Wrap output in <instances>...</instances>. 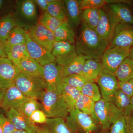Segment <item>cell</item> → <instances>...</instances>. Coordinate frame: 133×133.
Instances as JSON below:
<instances>
[{"label": "cell", "mask_w": 133, "mask_h": 133, "mask_svg": "<svg viewBox=\"0 0 133 133\" xmlns=\"http://www.w3.org/2000/svg\"><path fill=\"white\" fill-rule=\"evenodd\" d=\"M109 44L100 38L94 30L81 22L78 36L76 39L75 46L78 55L84 56L87 59H94L101 63L102 56Z\"/></svg>", "instance_id": "cell-1"}, {"label": "cell", "mask_w": 133, "mask_h": 133, "mask_svg": "<svg viewBox=\"0 0 133 133\" xmlns=\"http://www.w3.org/2000/svg\"><path fill=\"white\" fill-rule=\"evenodd\" d=\"M40 100L42 110L49 118L64 119L69 114V108L61 94L47 90Z\"/></svg>", "instance_id": "cell-2"}, {"label": "cell", "mask_w": 133, "mask_h": 133, "mask_svg": "<svg viewBox=\"0 0 133 133\" xmlns=\"http://www.w3.org/2000/svg\"><path fill=\"white\" fill-rule=\"evenodd\" d=\"M66 118V124L72 133H95L101 128L94 116L76 108L69 109Z\"/></svg>", "instance_id": "cell-3"}, {"label": "cell", "mask_w": 133, "mask_h": 133, "mask_svg": "<svg viewBox=\"0 0 133 133\" xmlns=\"http://www.w3.org/2000/svg\"><path fill=\"white\" fill-rule=\"evenodd\" d=\"M14 16L17 26L26 30L38 23L37 7L33 0L17 1Z\"/></svg>", "instance_id": "cell-4"}, {"label": "cell", "mask_w": 133, "mask_h": 133, "mask_svg": "<svg viewBox=\"0 0 133 133\" xmlns=\"http://www.w3.org/2000/svg\"><path fill=\"white\" fill-rule=\"evenodd\" d=\"M123 116L124 113L111 102L102 98L95 102L94 116L102 131L109 129Z\"/></svg>", "instance_id": "cell-5"}, {"label": "cell", "mask_w": 133, "mask_h": 133, "mask_svg": "<svg viewBox=\"0 0 133 133\" xmlns=\"http://www.w3.org/2000/svg\"><path fill=\"white\" fill-rule=\"evenodd\" d=\"M14 84L27 97L36 100L41 99L46 90L44 79L27 76L21 72Z\"/></svg>", "instance_id": "cell-6"}, {"label": "cell", "mask_w": 133, "mask_h": 133, "mask_svg": "<svg viewBox=\"0 0 133 133\" xmlns=\"http://www.w3.org/2000/svg\"><path fill=\"white\" fill-rule=\"evenodd\" d=\"M130 49L108 47L101 60L102 69L114 74L124 59L128 57Z\"/></svg>", "instance_id": "cell-7"}, {"label": "cell", "mask_w": 133, "mask_h": 133, "mask_svg": "<svg viewBox=\"0 0 133 133\" xmlns=\"http://www.w3.org/2000/svg\"><path fill=\"white\" fill-rule=\"evenodd\" d=\"M119 1H109L103 9L116 23L133 25V14L130 9Z\"/></svg>", "instance_id": "cell-8"}, {"label": "cell", "mask_w": 133, "mask_h": 133, "mask_svg": "<svg viewBox=\"0 0 133 133\" xmlns=\"http://www.w3.org/2000/svg\"><path fill=\"white\" fill-rule=\"evenodd\" d=\"M43 66V79L46 90L60 93V89L63 78V66L56 62L50 63Z\"/></svg>", "instance_id": "cell-9"}, {"label": "cell", "mask_w": 133, "mask_h": 133, "mask_svg": "<svg viewBox=\"0 0 133 133\" xmlns=\"http://www.w3.org/2000/svg\"><path fill=\"white\" fill-rule=\"evenodd\" d=\"M26 31L32 41L51 52L56 42L53 33L38 22Z\"/></svg>", "instance_id": "cell-10"}, {"label": "cell", "mask_w": 133, "mask_h": 133, "mask_svg": "<svg viewBox=\"0 0 133 133\" xmlns=\"http://www.w3.org/2000/svg\"><path fill=\"white\" fill-rule=\"evenodd\" d=\"M51 53L55 62L62 66L69 64L78 55L75 44L65 42H56Z\"/></svg>", "instance_id": "cell-11"}, {"label": "cell", "mask_w": 133, "mask_h": 133, "mask_svg": "<svg viewBox=\"0 0 133 133\" xmlns=\"http://www.w3.org/2000/svg\"><path fill=\"white\" fill-rule=\"evenodd\" d=\"M133 45V25L119 23L116 25L109 48L130 49Z\"/></svg>", "instance_id": "cell-12"}, {"label": "cell", "mask_w": 133, "mask_h": 133, "mask_svg": "<svg viewBox=\"0 0 133 133\" xmlns=\"http://www.w3.org/2000/svg\"><path fill=\"white\" fill-rule=\"evenodd\" d=\"M97 82L102 98L109 102L119 89L118 79L114 74L102 69Z\"/></svg>", "instance_id": "cell-13"}, {"label": "cell", "mask_w": 133, "mask_h": 133, "mask_svg": "<svg viewBox=\"0 0 133 133\" xmlns=\"http://www.w3.org/2000/svg\"><path fill=\"white\" fill-rule=\"evenodd\" d=\"M21 71L7 57L0 59V88L5 91L14 84Z\"/></svg>", "instance_id": "cell-14"}, {"label": "cell", "mask_w": 133, "mask_h": 133, "mask_svg": "<svg viewBox=\"0 0 133 133\" xmlns=\"http://www.w3.org/2000/svg\"><path fill=\"white\" fill-rule=\"evenodd\" d=\"M26 44L30 57L42 66L55 62V58L51 52L32 41L27 32Z\"/></svg>", "instance_id": "cell-15"}, {"label": "cell", "mask_w": 133, "mask_h": 133, "mask_svg": "<svg viewBox=\"0 0 133 133\" xmlns=\"http://www.w3.org/2000/svg\"><path fill=\"white\" fill-rule=\"evenodd\" d=\"M117 25L105 10L103 8L101 9L100 17L95 30L100 38L110 44Z\"/></svg>", "instance_id": "cell-16"}, {"label": "cell", "mask_w": 133, "mask_h": 133, "mask_svg": "<svg viewBox=\"0 0 133 133\" xmlns=\"http://www.w3.org/2000/svg\"><path fill=\"white\" fill-rule=\"evenodd\" d=\"M7 116L16 130H23L28 133H38L39 128L30 119L14 108L7 112Z\"/></svg>", "instance_id": "cell-17"}, {"label": "cell", "mask_w": 133, "mask_h": 133, "mask_svg": "<svg viewBox=\"0 0 133 133\" xmlns=\"http://www.w3.org/2000/svg\"><path fill=\"white\" fill-rule=\"evenodd\" d=\"M28 98L14 84L5 91L0 106L7 112L10 108L17 110Z\"/></svg>", "instance_id": "cell-18"}, {"label": "cell", "mask_w": 133, "mask_h": 133, "mask_svg": "<svg viewBox=\"0 0 133 133\" xmlns=\"http://www.w3.org/2000/svg\"><path fill=\"white\" fill-rule=\"evenodd\" d=\"M17 66L25 75L43 79V66L30 57L23 59Z\"/></svg>", "instance_id": "cell-19"}, {"label": "cell", "mask_w": 133, "mask_h": 133, "mask_svg": "<svg viewBox=\"0 0 133 133\" xmlns=\"http://www.w3.org/2000/svg\"><path fill=\"white\" fill-rule=\"evenodd\" d=\"M63 1L68 22L73 28H77L81 24L82 10L80 6V1L65 0Z\"/></svg>", "instance_id": "cell-20"}, {"label": "cell", "mask_w": 133, "mask_h": 133, "mask_svg": "<svg viewBox=\"0 0 133 133\" xmlns=\"http://www.w3.org/2000/svg\"><path fill=\"white\" fill-rule=\"evenodd\" d=\"M56 42H65L74 44L76 34L74 28L68 21L65 22L53 33Z\"/></svg>", "instance_id": "cell-21"}, {"label": "cell", "mask_w": 133, "mask_h": 133, "mask_svg": "<svg viewBox=\"0 0 133 133\" xmlns=\"http://www.w3.org/2000/svg\"><path fill=\"white\" fill-rule=\"evenodd\" d=\"M102 69V65L101 62L94 59H86L81 74L88 80L94 82L97 81Z\"/></svg>", "instance_id": "cell-22"}, {"label": "cell", "mask_w": 133, "mask_h": 133, "mask_svg": "<svg viewBox=\"0 0 133 133\" xmlns=\"http://www.w3.org/2000/svg\"><path fill=\"white\" fill-rule=\"evenodd\" d=\"M109 102L119 109L124 113V115L128 114L133 110L131 98L122 92L119 88L115 93Z\"/></svg>", "instance_id": "cell-23"}, {"label": "cell", "mask_w": 133, "mask_h": 133, "mask_svg": "<svg viewBox=\"0 0 133 133\" xmlns=\"http://www.w3.org/2000/svg\"><path fill=\"white\" fill-rule=\"evenodd\" d=\"M6 55L12 63L17 66L22 60L30 57L26 44L14 45L6 51Z\"/></svg>", "instance_id": "cell-24"}, {"label": "cell", "mask_w": 133, "mask_h": 133, "mask_svg": "<svg viewBox=\"0 0 133 133\" xmlns=\"http://www.w3.org/2000/svg\"><path fill=\"white\" fill-rule=\"evenodd\" d=\"M26 30L16 26L10 32L6 43V52L11 47L18 44H26Z\"/></svg>", "instance_id": "cell-25"}, {"label": "cell", "mask_w": 133, "mask_h": 133, "mask_svg": "<svg viewBox=\"0 0 133 133\" xmlns=\"http://www.w3.org/2000/svg\"><path fill=\"white\" fill-rule=\"evenodd\" d=\"M60 94L68 105L69 109L75 108V104L81 92L76 88H73L62 82Z\"/></svg>", "instance_id": "cell-26"}, {"label": "cell", "mask_w": 133, "mask_h": 133, "mask_svg": "<svg viewBox=\"0 0 133 133\" xmlns=\"http://www.w3.org/2000/svg\"><path fill=\"white\" fill-rule=\"evenodd\" d=\"M118 81L133 79V60L128 57L124 59L114 73Z\"/></svg>", "instance_id": "cell-27"}, {"label": "cell", "mask_w": 133, "mask_h": 133, "mask_svg": "<svg viewBox=\"0 0 133 133\" xmlns=\"http://www.w3.org/2000/svg\"><path fill=\"white\" fill-rule=\"evenodd\" d=\"M46 11L61 21H68L63 1L54 0L49 5Z\"/></svg>", "instance_id": "cell-28"}, {"label": "cell", "mask_w": 133, "mask_h": 133, "mask_svg": "<svg viewBox=\"0 0 133 133\" xmlns=\"http://www.w3.org/2000/svg\"><path fill=\"white\" fill-rule=\"evenodd\" d=\"M101 16V9H87L82 10L81 22L95 30Z\"/></svg>", "instance_id": "cell-29"}, {"label": "cell", "mask_w": 133, "mask_h": 133, "mask_svg": "<svg viewBox=\"0 0 133 133\" xmlns=\"http://www.w3.org/2000/svg\"><path fill=\"white\" fill-rule=\"evenodd\" d=\"M16 26L14 15L9 14L0 19V39L6 42L10 33Z\"/></svg>", "instance_id": "cell-30"}, {"label": "cell", "mask_w": 133, "mask_h": 133, "mask_svg": "<svg viewBox=\"0 0 133 133\" xmlns=\"http://www.w3.org/2000/svg\"><path fill=\"white\" fill-rule=\"evenodd\" d=\"M86 58L84 56L78 55L69 64L63 66L64 77L72 74H81Z\"/></svg>", "instance_id": "cell-31"}, {"label": "cell", "mask_w": 133, "mask_h": 133, "mask_svg": "<svg viewBox=\"0 0 133 133\" xmlns=\"http://www.w3.org/2000/svg\"><path fill=\"white\" fill-rule=\"evenodd\" d=\"M45 124L46 128L50 133H72L62 118H48Z\"/></svg>", "instance_id": "cell-32"}, {"label": "cell", "mask_w": 133, "mask_h": 133, "mask_svg": "<svg viewBox=\"0 0 133 133\" xmlns=\"http://www.w3.org/2000/svg\"><path fill=\"white\" fill-rule=\"evenodd\" d=\"M95 104L90 98L81 94L76 101L75 108L84 113L94 116Z\"/></svg>", "instance_id": "cell-33"}, {"label": "cell", "mask_w": 133, "mask_h": 133, "mask_svg": "<svg viewBox=\"0 0 133 133\" xmlns=\"http://www.w3.org/2000/svg\"><path fill=\"white\" fill-rule=\"evenodd\" d=\"M65 22L61 21L45 11L38 19V22L46 28L54 33L55 30Z\"/></svg>", "instance_id": "cell-34"}, {"label": "cell", "mask_w": 133, "mask_h": 133, "mask_svg": "<svg viewBox=\"0 0 133 133\" xmlns=\"http://www.w3.org/2000/svg\"><path fill=\"white\" fill-rule=\"evenodd\" d=\"M62 82L81 92L83 87L85 84L88 82L94 81L88 80L80 74H72L65 76L63 79Z\"/></svg>", "instance_id": "cell-35"}, {"label": "cell", "mask_w": 133, "mask_h": 133, "mask_svg": "<svg viewBox=\"0 0 133 133\" xmlns=\"http://www.w3.org/2000/svg\"><path fill=\"white\" fill-rule=\"evenodd\" d=\"M81 94L90 98L95 102L102 98L98 86L94 82L87 83L83 87Z\"/></svg>", "instance_id": "cell-36"}, {"label": "cell", "mask_w": 133, "mask_h": 133, "mask_svg": "<svg viewBox=\"0 0 133 133\" xmlns=\"http://www.w3.org/2000/svg\"><path fill=\"white\" fill-rule=\"evenodd\" d=\"M38 109H41V104L37 100L28 98L17 111L29 118L33 112Z\"/></svg>", "instance_id": "cell-37"}, {"label": "cell", "mask_w": 133, "mask_h": 133, "mask_svg": "<svg viewBox=\"0 0 133 133\" xmlns=\"http://www.w3.org/2000/svg\"><path fill=\"white\" fill-rule=\"evenodd\" d=\"M108 3L106 0H81L80 1L81 9L103 8Z\"/></svg>", "instance_id": "cell-38"}, {"label": "cell", "mask_w": 133, "mask_h": 133, "mask_svg": "<svg viewBox=\"0 0 133 133\" xmlns=\"http://www.w3.org/2000/svg\"><path fill=\"white\" fill-rule=\"evenodd\" d=\"M110 128L109 133H127L124 115L118 119L112 125Z\"/></svg>", "instance_id": "cell-39"}, {"label": "cell", "mask_w": 133, "mask_h": 133, "mask_svg": "<svg viewBox=\"0 0 133 133\" xmlns=\"http://www.w3.org/2000/svg\"><path fill=\"white\" fill-rule=\"evenodd\" d=\"M0 125L2 129L3 133H12L16 130L10 119L2 114H0Z\"/></svg>", "instance_id": "cell-40"}, {"label": "cell", "mask_w": 133, "mask_h": 133, "mask_svg": "<svg viewBox=\"0 0 133 133\" xmlns=\"http://www.w3.org/2000/svg\"><path fill=\"white\" fill-rule=\"evenodd\" d=\"M119 88L129 97L133 96V79L125 81H118Z\"/></svg>", "instance_id": "cell-41"}, {"label": "cell", "mask_w": 133, "mask_h": 133, "mask_svg": "<svg viewBox=\"0 0 133 133\" xmlns=\"http://www.w3.org/2000/svg\"><path fill=\"white\" fill-rule=\"evenodd\" d=\"M29 118L34 123H46L48 118L45 114L41 109H38L33 112Z\"/></svg>", "instance_id": "cell-42"}, {"label": "cell", "mask_w": 133, "mask_h": 133, "mask_svg": "<svg viewBox=\"0 0 133 133\" xmlns=\"http://www.w3.org/2000/svg\"><path fill=\"white\" fill-rule=\"evenodd\" d=\"M124 116L125 120L126 132L133 133V110Z\"/></svg>", "instance_id": "cell-43"}, {"label": "cell", "mask_w": 133, "mask_h": 133, "mask_svg": "<svg viewBox=\"0 0 133 133\" xmlns=\"http://www.w3.org/2000/svg\"><path fill=\"white\" fill-rule=\"evenodd\" d=\"M54 0H33L34 2L41 10L44 12L46 11L49 5Z\"/></svg>", "instance_id": "cell-44"}, {"label": "cell", "mask_w": 133, "mask_h": 133, "mask_svg": "<svg viewBox=\"0 0 133 133\" xmlns=\"http://www.w3.org/2000/svg\"><path fill=\"white\" fill-rule=\"evenodd\" d=\"M6 43L0 39V59L7 57L6 52Z\"/></svg>", "instance_id": "cell-45"}, {"label": "cell", "mask_w": 133, "mask_h": 133, "mask_svg": "<svg viewBox=\"0 0 133 133\" xmlns=\"http://www.w3.org/2000/svg\"><path fill=\"white\" fill-rule=\"evenodd\" d=\"M4 94H5V91L3 90L0 88V105L1 104L3 99Z\"/></svg>", "instance_id": "cell-46"}, {"label": "cell", "mask_w": 133, "mask_h": 133, "mask_svg": "<svg viewBox=\"0 0 133 133\" xmlns=\"http://www.w3.org/2000/svg\"><path fill=\"white\" fill-rule=\"evenodd\" d=\"M128 58L133 60V45L132 46V48L130 49Z\"/></svg>", "instance_id": "cell-47"}, {"label": "cell", "mask_w": 133, "mask_h": 133, "mask_svg": "<svg viewBox=\"0 0 133 133\" xmlns=\"http://www.w3.org/2000/svg\"><path fill=\"white\" fill-rule=\"evenodd\" d=\"M12 133H28L23 130H16Z\"/></svg>", "instance_id": "cell-48"}, {"label": "cell", "mask_w": 133, "mask_h": 133, "mask_svg": "<svg viewBox=\"0 0 133 133\" xmlns=\"http://www.w3.org/2000/svg\"><path fill=\"white\" fill-rule=\"evenodd\" d=\"M3 1L2 0H0V9L2 6L3 4Z\"/></svg>", "instance_id": "cell-49"}, {"label": "cell", "mask_w": 133, "mask_h": 133, "mask_svg": "<svg viewBox=\"0 0 133 133\" xmlns=\"http://www.w3.org/2000/svg\"><path fill=\"white\" fill-rule=\"evenodd\" d=\"M131 104L133 109V96L131 98Z\"/></svg>", "instance_id": "cell-50"}, {"label": "cell", "mask_w": 133, "mask_h": 133, "mask_svg": "<svg viewBox=\"0 0 133 133\" xmlns=\"http://www.w3.org/2000/svg\"><path fill=\"white\" fill-rule=\"evenodd\" d=\"M0 133H3V131L1 125H0Z\"/></svg>", "instance_id": "cell-51"}, {"label": "cell", "mask_w": 133, "mask_h": 133, "mask_svg": "<svg viewBox=\"0 0 133 133\" xmlns=\"http://www.w3.org/2000/svg\"><path fill=\"white\" fill-rule=\"evenodd\" d=\"M105 131H101L100 132H99L98 133H105Z\"/></svg>", "instance_id": "cell-52"}]
</instances>
